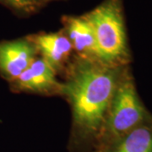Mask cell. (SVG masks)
<instances>
[{"mask_svg":"<svg viewBox=\"0 0 152 152\" xmlns=\"http://www.w3.org/2000/svg\"><path fill=\"white\" fill-rule=\"evenodd\" d=\"M50 0H0V4L20 16H30L40 11Z\"/></svg>","mask_w":152,"mask_h":152,"instance_id":"obj_9","label":"cell"},{"mask_svg":"<svg viewBox=\"0 0 152 152\" xmlns=\"http://www.w3.org/2000/svg\"><path fill=\"white\" fill-rule=\"evenodd\" d=\"M61 21L64 26L62 30L69 39L75 55L87 59L100 60L95 34L86 17L83 15H64Z\"/></svg>","mask_w":152,"mask_h":152,"instance_id":"obj_7","label":"cell"},{"mask_svg":"<svg viewBox=\"0 0 152 152\" xmlns=\"http://www.w3.org/2000/svg\"><path fill=\"white\" fill-rule=\"evenodd\" d=\"M95 34L99 59L113 66L130 65L124 0H103L83 15Z\"/></svg>","mask_w":152,"mask_h":152,"instance_id":"obj_3","label":"cell"},{"mask_svg":"<svg viewBox=\"0 0 152 152\" xmlns=\"http://www.w3.org/2000/svg\"><path fill=\"white\" fill-rule=\"evenodd\" d=\"M57 75L54 69L38 55L16 80L10 83V87L15 93L60 96L62 82L58 81Z\"/></svg>","mask_w":152,"mask_h":152,"instance_id":"obj_4","label":"cell"},{"mask_svg":"<svg viewBox=\"0 0 152 152\" xmlns=\"http://www.w3.org/2000/svg\"><path fill=\"white\" fill-rule=\"evenodd\" d=\"M50 1H52V0H50Z\"/></svg>","mask_w":152,"mask_h":152,"instance_id":"obj_10","label":"cell"},{"mask_svg":"<svg viewBox=\"0 0 152 152\" xmlns=\"http://www.w3.org/2000/svg\"><path fill=\"white\" fill-rule=\"evenodd\" d=\"M28 37L0 42V75L9 84L16 80L38 56Z\"/></svg>","mask_w":152,"mask_h":152,"instance_id":"obj_5","label":"cell"},{"mask_svg":"<svg viewBox=\"0 0 152 152\" xmlns=\"http://www.w3.org/2000/svg\"><path fill=\"white\" fill-rule=\"evenodd\" d=\"M129 66V65H128ZM127 66H113L75 55L64 71L61 95L69 102L70 152H94L112 98Z\"/></svg>","mask_w":152,"mask_h":152,"instance_id":"obj_1","label":"cell"},{"mask_svg":"<svg viewBox=\"0 0 152 152\" xmlns=\"http://www.w3.org/2000/svg\"><path fill=\"white\" fill-rule=\"evenodd\" d=\"M151 119L152 113L137 91L130 65L127 66L112 98L94 152L102 150Z\"/></svg>","mask_w":152,"mask_h":152,"instance_id":"obj_2","label":"cell"},{"mask_svg":"<svg viewBox=\"0 0 152 152\" xmlns=\"http://www.w3.org/2000/svg\"><path fill=\"white\" fill-rule=\"evenodd\" d=\"M42 57L58 75L64 73L74 49L63 30L58 32H39L28 36Z\"/></svg>","mask_w":152,"mask_h":152,"instance_id":"obj_6","label":"cell"},{"mask_svg":"<svg viewBox=\"0 0 152 152\" xmlns=\"http://www.w3.org/2000/svg\"><path fill=\"white\" fill-rule=\"evenodd\" d=\"M97 152H152V119Z\"/></svg>","mask_w":152,"mask_h":152,"instance_id":"obj_8","label":"cell"}]
</instances>
